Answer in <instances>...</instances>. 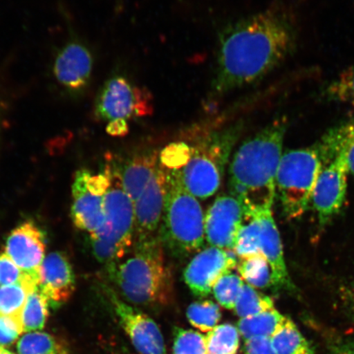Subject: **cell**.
Wrapping results in <instances>:
<instances>
[{
  "mask_svg": "<svg viewBox=\"0 0 354 354\" xmlns=\"http://www.w3.org/2000/svg\"><path fill=\"white\" fill-rule=\"evenodd\" d=\"M125 262L110 268L122 295L140 305H166L174 295V277L159 236L134 242Z\"/></svg>",
  "mask_w": 354,
  "mask_h": 354,
  "instance_id": "cell-4",
  "label": "cell"
},
{
  "mask_svg": "<svg viewBox=\"0 0 354 354\" xmlns=\"http://www.w3.org/2000/svg\"><path fill=\"white\" fill-rule=\"evenodd\" d=\"M340 149L346 158L349 174L354 175V119L344 124Z\"/></svg>",
  "mask_w": 354,
  "mask_h": 354,
  "instance_id": "cell-35",
  "label": "cell"
},
{
  "mask_svg": "<svg viewBox=\"0 0 354 354\" xmlns=\"http://www.w3.org/2000/svg\"><path fill=\"white\" fill-rule=\"evenodd\" d=\"M237 270L243 281L255 289L273 286L272 271L267 259L257 254L239 258Z\"/></svg>",
  "mask_w": 354,
  "mask_h": 354,
  "instance_id": "cell-21",
  "label": "cell"
},
{
  "mask_svg": "<svg viewBox=\"0 0 354 354\" xmlns=\"http://www.w3.org/2000/svg\"><path fill=\"white\" fill-rule=\"evenodd\" d=\"M109 295L115 313L136 351L140 354H167L165 339L156 323L124 303L114 292L110 290Z\"/></svg>",
  "mask_w": 354,
  "mask_h": 354,
  "instance_id": "cell-15",
  "label": "cell"
},
{
  "mask_svg": "<svg viewBox=\"0 0 354 354\" xmlns=\"http://www.w3.org/2000/svg\"><path fill=\"white\" fill-rule=\"evenodd\" d=\"M234 252L238 258L260 254L271 266L273 286H291L280 233L272 209L245 212Z\"/></svg>",
  "mask_w": 354,
  "mask_h": 354,
  "instance_id": "cell-8",
  "label": "cell"
},
{
  "mask_svg": "<svg viewBox=\"0 0 354 354\" xmlns=\"http://www.w3.org/2000/svg\"><path fill=\"white\" fill-rule=\"evenodd\" d=\"M37 286L38 284L32 280L0 286V317L21 318L26 299Z\"/></svg>",
  "mask_w": 354,
  "mask_h": 354,
  "instance_id": "cell-22",
  "label": "cell"
},
{
  "mask_svg": "<svg viewBox=\"0 0 354 354\" xmlns=\"http://www.w3.org/2000/svg\"><path fill=\"white\" fill-rule=\"evenodd\" d=\"M24 333L21 318L0 317V347L6 348Z\"/></svg>",
  "mask_w": 354,
  "mask_h": 354,
  "instance_id": "cell-33",
  "label": "cell"
},
{
  "mask_svg": "<svg viewBox=\"0 0 354 354\" xmlns=\"http://www.w3.org/2000/svg\"><path fill=\"white\" fill-rule=\"evenodd\" d=\"M187 316L190 324L209 333L218 325L221 313L218 304L205 300L190 304L187 308Z\"/></svg>",
  "mask_w": 354,
  "mask_h": 354,
  "instance_id": "cell-28",
  "label": "cell"
},
{
  "mask_svg": "<svg viewBox=\"0 0 354 354\" xmlns=\"http://www.w3.org/2000/svg\"><path fill=\"white\" fill-rule=\"evenodd\" d=\"M166 170L167 196L159 238L174 254L187 256L203 246L205 215L198 199L184 187L179 171Z\"/></svg>",
  "mask_w": 354,
  "mask_h": 354,
  "instance_id": "cell-6",
  "label": "cell"
},
{
  "mask_svg": "<svg viewBox=\"0 0 354 354\" xmlns=\"http://www.w3.org/2000/svg\"><path fill=\"white\" fill-rule=\"evenodd\" d=\"M245 220V207L232 194L216 198L205 216V232L211 246L234 250L239 232Z\"/></svg>",
  "mask_w": 354,
  "mask_h": 354,
  "instance_id": "cell-12",
  "label": "cell"
},
{
  "mask_svg": "<svg viewBox=\"0 0 354 354\" xmlns=\"http://www.w3.org/2000/svg\"><path fill=\"white\" fill-rule=\"evenodd\" d=\"M38 287L50 303L59 305L69 299L75 289V277L65 255L55 252L44 258Z\"/></svg>",
  "mask_w": 354,
  "mask_h": 354,
  "instance_id": "cell-18",
  "label": "cell"
},
{
  "mask_svg": "<svg viewBox=\"0 0 354 354\" xmlns=\"http://www.w3.org/2000/svg\"><path fill=\"white\" fill-rule=\"evenodd\" d=\"M271 342L277 354H314L307 339L288 318L284 326L272 336Z\"/></svg>",
  "mask_w": 354,
  "mask_h": 354,
  "instance_id": "cell-23",
  "label": "cell"
},
{
  "mask_svg": "<svg viewBox=\"0 0 354 354\" xmlns=\"http://www.w3.org/2000/svg\"><path fill=\"white\" fill-rule=\"evenodd\" d=\"M19 354H66L54 337L41 331L28 332L17 342Z\"/></svg>",
  "mask_w": 354,
  "mask_h": 354,
  "instance_id": "cell-29",
  "label": "cell"
},
{
  "mask_svg": "<svg viewBox=\"0 0 354 354\" xmlns=\"http://www.w3.org/2000/svg\"><path fill=\"white\" fill-rule=\"evenodd\" d=\"M159 167V153L156 150H148L128 158L119 169L121 183L133 203L144 192Z\"/></svg>",
  "mask_w": 354,
  "mask_h": 354,
  "instance_id": "cell-19",
  "label": "cell"
},
{
  "mask_svg": "<svg viewBox=\"0 0 354 354\" xmlns=\"http://www.w3.org/2000/svg\"><path fill=\"white\" fill-rule=\"evenodd\" d=\"M286 118H278L245 140L229 167L230 194L245 212L272 209L277 196V174L287 130Z\"/></svg>",
  "mask_w": 354,
  "mask_h": 354,
  "instance_id": "cell-2",
  "label": "cell"
},
{
  "mask_svg": "<svg viewBox=\"0 0 354 354\" xmlns=\"http://www.w3.org/2000/svg\"><path fill=\"white\" fill-rule=\"evenodd\" d=\"M237 258L234 250L207 248L194 256L185 268V281L194 295L207 297L219 278L237 267Z\"/></svg>",
  "mask_w": 354,
  "mask_h": 354,
  "instance_id": "cell-13",
  "label": "cell"
},
{
  "mask_svg": "<svg viewBox=\"0 0 354 354\" xmlns=\"http://www.w3.org/2000/svg\"><path fill=\"white\" fill-rule=\"evenodd\" d=\"M111 180L109 167L93 174L79 171L73 184V220L77 227L94 236L104 224V196Z\"/></svg>",
  "mask_w": 354,
  "mask_h": 354,
  "instance_id": "cell-11",
  "label": "cell"
},
{
  "mask_svg": "<svg viewBox=\"0 0 354 354\" xmlns=\"http://www.w3.org/2000/svg\"><path fill=\"white\" fill-rule=\"evenodd\" d=\"M207 354H237L240 346V332L228 324L216 326L206 335Z\"/></svg>",
  "mask_w": 354,
  "mask_h": 354,
  "instance_id": "cell-26",
  "label": "cell"
},
{
  "mask_svg": "<svg viewBox=\"0 0 354 354\" xmlns=\"http://www.w3.org/2000/svg\"><path fill=\"white\" fill-rule=\"evenodd\" d=\"M6 254L24 275L39 282V273L46 258L43 233L32 223H24L13 230L6 242Z\"/></svg>",
  "mask_w": 354,
  "mask_h": 354,
  "instance_id": "cell-17",
  "label": "cell"
},
{
  "mask_svg": "<svg viewBox=\"0 0 354 354\" xmlns=\"http://www.w3.org/2000/svg\"><path fill=\"white\" fill-rule=\"evenodd\" d=\"M26 280L32 279L25 276L6 253L0 255V286L17 284Z\"/></svg>",
  "mask_w": 354,
  "mask_h": 354,
  "instance_id": "cell-34",
  "label": "cell"
},
{
  "mask_svg": "<svg viewBox=\"0 0 354 354\" xmlns=\"http://www.w3.org/2000/svg\"><path fill=\"white\" fill-rule=\"evenodd\" d=\"M94 57L90 48L73 29L55 53L52 73L60 90L71 99L85 94L90 85Z\"/></svg>",
  "mask_w": 354,
  "mask_h": 354,
  "instance_id": "cell-10",
  "label": "cell"
},
{
  "mask_svg": "<svg viewBox=\"0 0 354 354\" xmlns=\"http://www.w3.org/2000/svg\"><path fill=\"white\" fill-rule=\"evenodd\" d=\"M245 281L240 275L230 272L224 274L212 288V293L221 306L232 310L236 306Z\"/></svg>",
  "mask_w": 354,
  "mask_h": 354,
  "instance_id": "cell-30",
  "label": "cell"
},
{
  "mask_svg": "<svg viewBox=\"0 0 354 354\" xmlns=\"http://www.w3.org/2000/svg\"><path fill=\"white\" fill-rule=\"evenodd\" d=\"M153 112L151 95L120 74L106 81L97 95L94 114L99 121L130 120L150 116Z\"/></svg>",
  "mask_w": 354,
  "mask_h": 354,
  "instance_id": "cell-9",
  "label": "cell"
},
{
  "mask_svg": "<svg viewBox=\"0 0 354 354\" xmlns=\"http://www.w3.org/2000/svg\"><path fill=\"white\" fill-rule=\"evenodd\" d=\"M190 145L184 141L172 143L159 153V162L167 170H180L190 158Z\"/></svg>",
  "mask_w": 354,
  "mask_h": 354,
  "instance_id": "cell-32",
  "label": "cell"
},
{
  "mask_svg": "<svg viewBox=\"0 0 354 354\" xmlns=\"http://www.w3.org/2000/svg\"><path fill=\"white\" fill-rule=\"evenodd\" d=\"M245 127L238 121L205 133L190 145V158L178 170L184 187L194 197L206 199L221 187L230 156Z\"/></svg>",
  "mask_w": 354,
  "mask_h": 354,
  "instance_id": "cell-5",
  "label": "cell"
},
{
  "mask_svg": "<svg viewBox=\"0 0 354 354\" xmlns=\"http://www.w3.org/2000/svg\"><path fill=\"white\" fill-rule=\"evenodd\" d=\"M297 42L294 17L282 7L269 8L225 26L219 37L207 100L218 101L261 81L294 54Z\"/></svg>",
  "mask_w": 354,
  "mask_h": 354,
  "instance_id": "cell-1",
  "label": "cell"
},
{
  "mask_svg": "<svg viewBox=\"0 0 354 354\" xmlns=\"http://www.w3.org/2000/svg\"><path fill=\"white\" fill-rule=\"evenodd\" d=\"M174 354H207L206 336L193 330L176 327Z\"/></svg>",
  "mask_w": 354,
  "mask_h": 354,
  "instance_id": "cell-31",
  "label": "cell"
},
{
  "mask_svg": "<svg viewBox=\"0 0 354 354\" xmlns=\"http://www.w3.org/2000/svg\"><path fill=\"white\" fill-rule=\"evenodd\" d=\"M286 320V317L273 308L254 316L241 318L237 328L245 340L257 337L271 339Z\"/></svg>",
  "mask_w": 354,
  "mask_h": 354,
  "instance_id": "cell-20",
  "label": "cell"
},
{
  "mask_svg": "<svg viewBox=\"0 0 354 354\" xmlns=\"http://www.w3.org/2000/svg\"><path fill=\"white\" fill-rule=\"evenodd\" d=\"M110 185L104 196V224L91 236L93 253L112 268L129 254L135 242L134 203L124 192L117 167H109Z\"/></svg>",
  "mask_w": 354,
  "mask_h": 354,
  "instance_id": "cell-7",
  "label": "cell"
},
{
  "mask_svg": "<svg viewBox=\"0 0 354 354\" xmlns=\"http://www.w3.org/2000/svg\"><path fill=\"white\" fill-rule=\"evenodd\" d=\"M106 131L110 136L114 137H123L125 136L128 131H129V127L127 120H115L107 124L106 127Z\"/></svg>",
  "mask_w": 354,
  "mask_h": 354,
  "instance_id": "cell-37",
  "label": "cell"
},
{
  "mask_svg": "<svg viewBox=\"0 0 354 354\" xmlns=\"http://www.w3.org/2000/svg\"><path fill=\"white\" fill-rule=\"evenodd\" d=\"M274 308L273 300L268 296L261 294L255 288L243 285L239 295L234 312L241 318L249 317L257 314L269 311Z\"/></svg>",
  "mask_w": 354,
  "mask_h": 354,
  "instance_id": "cell-27",
  "label": "cell"
},
{
  "mask_svg": "<svg viewBox=\"0 0 354 354\" xmlns=\"http://www.w3.org/2000/svg\"><path fill=\"white\" fill-rule=\"evenodd\" d=\"M348 174L346 158L339 147L329 165L323 167L313 194L312 203L321 224L326 223L342 209L346 196Z\"/></svg>",
  "mask_w": 354,
  "mask_h": 354,
  "instance_id": "cell-14",
  "label": "cell"
},
{
  "mask_svg": "<svg viewBox=\"0 0 354 354\" xmlns=\"http://www.w3.org/2000/svg\"><path fill=\"white\" fill-rule=\"evenodd\" d=\"M318 98L326 103L354 104V68L344 70L323 86Z\"/></svg>",
  "mask_w": 354,
  "mask_h": 354,
  "instance_id": "cell-24",
  "label": "cell"
},
{
  "mask_svg": "<svg viewBox=\"0 0 354 354\" xmlns=\"http://www.w3.org/2000/svg\"><path fill=\"white\" fill-rule=\"evenodd\" d=\"M342 125L331 128L311 147L290 150L282 155L277 174V193L289 218H298L312 202L323 165L337 154Z\"/></svg>",
  "mask_w": 354,
  "mask_h": 354,
  "instance_id": "cell-3",
  "label": "cell"
},
{
  "mask_svg": "<svg viewBox=\"0 0 354 354\" xmlns=\"http://www.w3.org/2000/svg\"><path fill=\"white\" fill-rule=\"evenodd\" d=\"M167 172L160 162L149 185L134 203L135 241L158 236L167 196Z\"/></svg>",
  "mask_w": 354,
  "mask_h": 354,
  "instance_id": "cell-16",
  "label": "cell"
},
{
  "mask_svg": "<svg viewBox=\"0 0 354 354\" xmlns=\"http://www.w3.org/2000/svg\"><path fill=\"white\" fill-rule=\"evenodd\" d=\"M0 354H15L7 351L6 348L0 347Z\"/></svg>",
  "mask_w": 354,
  "mask_h": 354,
  "instance_id": "cell-38",
  "label": "cell"
},
{
  "mask_svg": "<svg viewBox=\"0 0 354 354\" xmlns=\"http://www.w3.org/2000/svg\"><path fill=\"white\" fill-rule=\"evenodd\" d=\"M48 300L37 286L30 292L21 314L24 332L39 331L44 328L48 314Z\"/></svg>",
  "mask_w": 354,
  "mask_h": 354,
  "instance_id": "cell-25",
  "label": "cell"
},
{
  "mask_svg": "<svg viewBox=\"0 0 354 354\" xmlns=\"http://www.w3.org/2000/svg\"><path fill=\"white\" fill-rule=\"evenodd\" d=\"M245 354H277L274 351L271 339L257 337L245 340Z\"/></svg>",
  "mask_w": 354,
  "mask_h": 354,
  "instance_id": "cell-36",
  "label": "cell"
}]
</instances>
